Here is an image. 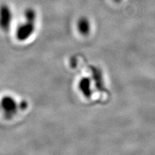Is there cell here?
<instances>
[{"label": "cell", "instance_id": "cell-1", "mask_svg": "<svg viewBox=\"0 0 155 155\" xmlns=\"http://www.w3.org/2000/svg\"><path fill=\"white\" fill-rule=\"evenodd\" d=\"M35 22L25 20L17 28L16 36L19 41H24L30 38L35 31Z\"/></svg>", "mask_w": 155, "mask_h": 155}, {"label": "cell", "instance_id": "cell-3", "mask_svg": "<svg viewBox=\"0 0 155 155\" xmlns=\"http://www.w3.org/2000/svg\"><path fill=\"white\" fill-rule=\"evenodd\" d=\"M0 107L3 110V113L8 118H11L16 114L18 109V105L16 101L12 97L4 96L1 100Z\"/></svg>", "mask_w": 155, "mask_h": 155}, {"label": "cell", "instance_id": "cell-6", "mask_svg": "<svg viewBox=\"0 0 155 155\" xmlns=\"http://www.w3.org/2000/svg\"><path fill=\"white\" fill-rule=\"evenodd\" d=\"M24 17H25V20L35 22L37 18L36 12L35 11V10H34L32 8H28L24 12Z\"/></svg>", "mask_w": 155, "mask_h": 155}, {"label": "cell", "instance_id": "cell-4", "mask_svg": "<svg viewBox=\"0 0 155 155\" xmlns=\"http://www.w3.org/2000/svg\"><path fill=\"white\" fill-rule=\"evenodd\" d=\"M78 29L83 35H87L90 31V24L89 21L85 18L79 19L78 22Z\"/></svg>", "mask_w": 155, "mask_h": 155}, {"label": "cell", "instance_id": "cell-5", "mask_svg": "<svg viewBox=\"0 0 155 155\" xmlns=\"http://www.w3.org/2000/svg\"><path fill=\"white\" fill-rule=\"evenodd\" d=\"M79 88L85 96H89L90 95V81L88 79L83 78L79 84Z\"/></svg>", "mask_w": 155, "mask_h": 155}, {"label": "cell", "instance_id": "cell-2", "mask_svg": "<svg viewBox=\"0 0 155 155\" xmlns=\"http://www.w3.org/2000/svg\"><path fill=\"white\" fill-rule=\"evenodd\" d=\"M13 14L12 10L8 5H0V28L3 31H7L11 26Z\"/></svg>", "mask_w": 155, "mask_h": 155}, {"label": "cell", "instance_id": "cell-7", "mask_svg": "<svg viewBox=\"0 0 155 155\" xmlns=\"http://www.w3.org/2000/svg\"><path fill=\"white\" fill-rule=\"evenodd\" d=\"M27 107V103L26 101H22L20 104V108L22 109H25Z\"/></svg>", "mask_w": 155, "mask_h": 155}]
</instances>
